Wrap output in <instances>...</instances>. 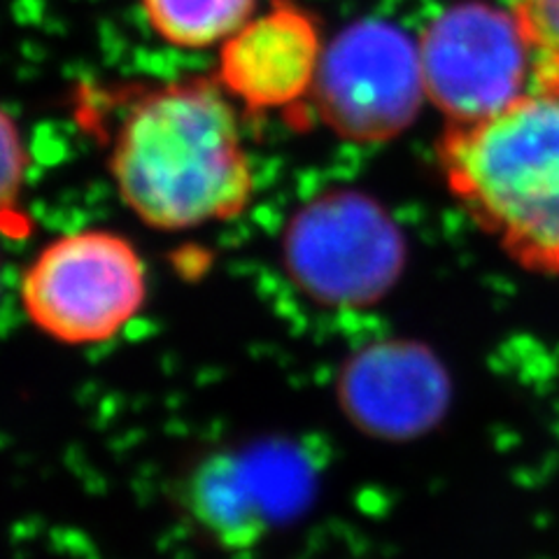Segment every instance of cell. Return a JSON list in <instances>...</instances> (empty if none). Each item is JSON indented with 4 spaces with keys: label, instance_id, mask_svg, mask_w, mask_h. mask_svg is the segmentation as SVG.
Returning <instances> with one entry per match:
<instances>
[{
    "label": "cell",
    "instance_id": "1",
    "mask_svg": "<svg viewBox=\"0 0 559 559\" xmlns=\"http://www.w3.org/2000/svg\"><path fill=\"white\" fill-rule=\"evenodd\" d=\"M219 82L185 80L140 92L119 117L110 173L145 224L185 231L240 215L254 180Z\"/></svg>",
    "mask_w": 559,
    "mask_h": 559
},
{
    "label": "cell",
    "instance_id": "2",
    "mask_svg": "<svg viewBox=\"0 0 559 559\" xmlns=\"http://www.w3.org/2000/svg\"><path fill=\"white\" fill-rule=\"evenodd\" d=\"M445 182L503 252L559 277V68L540 63L503 110L448 124L436 147Z\"/></svg>",
    "mask_w": 559,
    "mask_h": 559
},
{
    "label": "cell",
    "instance_id": "3",
    "mask_svg": "<svg viewBox=\"0 0 559 559\" xmlns=\"http://www.w3.org/2000/svg\"><path fill=\"white\" fill-rule=\"evenodd\" d=\"M145 296V266L133 245L98 229L51 240L22 277L28 320L68 345L112 338Z\"/></svg>",
    "mask_w": 559,
    "mask_h": 559
},
{
    "label": "cell",
    "instance_id": "4",
    "mask_svg": "<svg viewBox=\"0 0 559 559\" xmlns=\"http://www.w3.org/2000/svg\"><path fill=\"white\" fill-rule=\"evenodd\" d=\"M417 45L427 100L448 124L503 110L530 90L538 68L515 12L480 0L443 10Z\"/></svg>",
    "mask_w": 559,
    "mask_h": 559
},
{
    "label": "cell",
    "instance_id": "5",
    "mask_svg": "<svg viewBox=\"0 0 559 559\" xmlns=\"http://www.w3.org/2000/svg\"><path fill=\"white\" fill-rule=\"evenodd\" d=\"M425 98L419 45L399 26L364 20L324 47L312 100L334 133L390 140L413 124Z\"/></svg>",
    "mask_w": 559,
    "mask_h": 559
},
{
    "label": "cell",
    "instance_id": "6",
    "mask_svg": "<svg viewBox=\"0 0 559 559\" xmlns=\"http://www.w3.org/2000/svg\"><path fill=\"white\" fill-rule=\"evenodd\" d=\"M296 273L322 296L366 299L390 283L399 264V238L382 210L359 194H331L294 224Z\"/></svg>",
    "mask_w": 559,
    "mask_h": 559
},
{
    "label": "cell",
    "instance_id": "7",
    "mask_svg": "<svg viewBox=\"0 0 559 559\" xmlns=\"http://www.w3.org/2000/svg\"><path fill=\"white\" fill-rule=\"evenodd\" d=\"M324 45L312 16L273 0L222 43L217 82L250 110L294 108L314 92Z\"/></svg>",
    "mask_w": 559,
    "mask_h": 559
},
{
    "label": "cell",
    "instance_id": "8",
    "mask_svg": "<svg viewBox=\"0 0 559 559\" xmlns=\"http://www.w3.org/2000/svg\"><path fill=\"white\" fill-rule=\"evenodd\" d=\"M261 454L215 452L197 464L182 487L187 515L222 548L245 550L259 544L280 511L275 483L261 485L273 464Z\"/></svg>",
    "mask_w": 559,
    "mask_h": 559
},
{
    "label": "cell",
    "instance_id": "9",
    "mask_svg": "<svg viewBox=\"0 0 559 559\" xmlns=\"http://www.w3.org/2000/svg\"><path fill=\"white\" fill-rule=\"evenodd\" d=\"M140 5L162 40L201 49L229 40L252 20L257 0H140Z\"/></svg>",
    "mask_w": 559,
    "mask_h": 559
},
{
    "label": "cell",
    "instance_id": "10",
    "mask_svg": "<svg viewBox=\"0 0 559 559\" xmlns=\"http://www.w3.org/2000/svg\"><path fill=\"white\" fill-rule=\"evenodd\" d=\"M540 63L559 68V0H511Z\"/></svg>",
    "mask_w": 559,
    "mask_h": 559
}]
</instances>
